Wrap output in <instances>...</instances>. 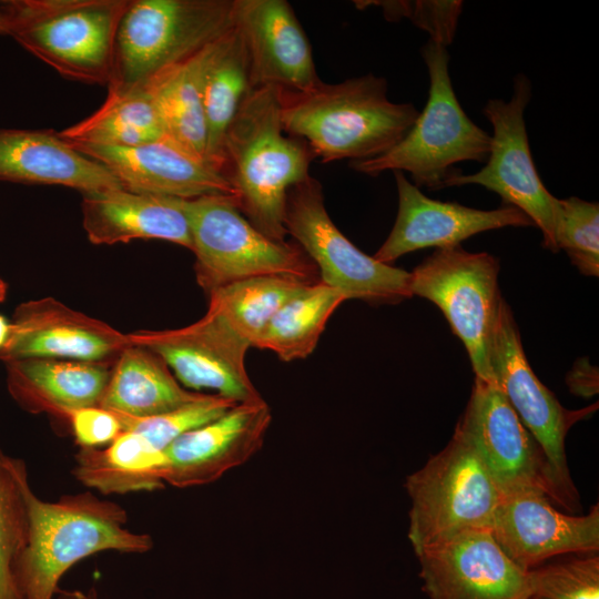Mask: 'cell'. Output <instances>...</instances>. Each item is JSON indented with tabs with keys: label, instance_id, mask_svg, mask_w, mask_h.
<instances>
[{
	"label": "cell",
	"instance_id": "1",
	"mask_svg": "<svg viewBox=\"0 0 599 599\" xmlns=\"http://www.w3.org/2000/svg\"><path fill=\"white\" fill-rule=\"evenodd\" d=\"M307 144L284 131L281 90L252 89L230 124L223 144L222 173L234 190L241 213L264 235H287V193L309 176Z\"/></svg>",
	"mask_w": 599,
	"mask_h": 599
},
{
	"label": "cell",
	"instance_id": "2",
	"mask_svg": "<svg viewBox=\"0 0 599 599\" xmlns=\"http://www.w3.org/2000/svg\"><path fill=\"white\" fill-rule=\"evenodd\" d=\"M418 114L412 103L390 101L386 80L372 73L319 82L305 92L281 91L284 131L303 140L324 163L384 154L407 134Z\"/></svg>",
	"mask_w": 599,
	"mask_h": 599
},
{
	"label": "cell",
	"instance_id": "3",
	"mask_svg": "<svg viewBox=\"0 0 599 599\" xmlns=\"http://www.w3.org/2000/svg\"><path fill=\"white\" fill-rule=\"evenodd\" d=\"M27 500L28 537L12 565L20 599H53L62 576L94 554H144L153 547L150 535L126 528L123 507L90 491L45 501L30 487Z\"/></svg>",
	"mask_w": 599,
	"mask_h": 599
},
{
	"label": "cell",
	"instance_id": "4",
	"mask_svg": "<svg viewBox=\"0 0 599 599\" xmlns=\"http://www.w3.org/2000/svg\"><path fill=\"white\" fill-rule=\"evenodd\" d=\"M129 0H7L2 35L61 77L108 85L118 29Z\"/></svg>",
	"mask_w": 599,
	"mask_h": 599
},
{
	"label": "cell",
	"instance_id": "5",
	"mask_svg": "<svg viewBox=\"0 0 599 599\" xmlns=\"http://www.w3.org/2000/svg\"><path fill=\"white\" fill-rule=\"evenodd\" d=\"M234 0H129L108 93L144 88L234 27Z\"/></svg>",
	"mask_w": 599,
	"mask_h": 599
},
{
	"label": "cell",
	"instance_id": "6",
	"mask_svg": "<svg viewBox=\"0 0 599 599\" xmlns=\"http://www.w3.org/2000/svg\"><path fill=\"white\" fill-rule=\"evenodd\" d=\"M429 75L428 100L407 134L374 159L349 162L356 172L376 176L385 171L408 172L413 184L440 190L464 161H487L491 135L465 113L453 89L446 47L432 40L422 48ZM458 172V171H457Z\"/></svg>",
	"mask_w": 599,
	"mask_h": 599
},
{
	"label": "cell",
	"instance_id": "7",
	"mask_svg": "<svg viewBox=\"0 0 599 599\" xmlns=\"http://www.w3.org/2000/svg\"><path fill=\"white\" fill-rule=\"evenodd\" d=\"M408 538L415 554L469 530H491L504 499L473 445L458 430L406 478Z\"/></svg>",
	"mask_w": 599,
	"mask_h": 599
},
{
	"label": "cell",
	"instance_id": "8",
	"mask_svg": "<svg viewBox=\"0 0 599 599\" xmlns=\"http://www.w3.org/2000/svg\"><path fill=\"white\" fill-rule=\"evenodd\" d=\"M195 274L209 294L227 284L263 275L316 282L317 268L297 245L275 241L241 213L233 195L183 200Z\"/></svg>",
	"mask_w": 599,
	"mask_h": 599
},
{
	"label": "cell",
	"instance_id": "9",
	"mask_svg": "<svg viewBox=\"0 0 599 599\" xmlns=\"http://www.w3.org/2000/svg\"><path fill=\"white\" fill-rule=\"evenodd\" d=\"M285 229L315 264L321 282L347 300L397 304L413 296L409 272L368 256L338 230L321 183L311 175L287 193Z\"/></svg>",
	"mask_w": 599,
	"mask_h": 599
},
{
	"label": "cell",
	"instance_id": "10",
	"mask_svg": "<svg viewBox=\"0 0 599 599\" xmlns=\"http://www.w3.org/2000/svg\"><path fill=\"white\" fill-rule=\"evenodd\" d=\"M498 260L461 245L436 248L413 272L410 292L436 304L464 343L476 377L496 382L489 349L501 295Z\"/></svg>",
	"mask_w": 599,
	"mask_h": 599
},
{
	"label": "cell",
	"instance_id": "11",
	"mask_svg": "<svg viewBox=\"0 0 599 599\" xmlns=\"http://www.w3.org/2000/svg\"><path fill=\"white\" fill-rule=\"evenodd\" d=\"M456 430L473 445L504 497L539 494L576 511L541 447L496 382L475 377Z\"/></svg>",
	"mask_w": 599,
	"mask_h": 599
},
{
	"label": "cell",
	"instance_id": "12",
	"mask_svg": "<svg viewBox=\"0 0 599 599\" xmlns=\"http://www.w3.org/2000/svg\"><path fill=\"white\" fill-rule=\"evenodd\" d=\"M530 99L531 83L518 74L509 101H487L483 114L493 125V135L486 165L473 174L454 173L441 189L476 184L497 193L507 205L524 212L540 230L544 247L557 253L558 199L544 185L531 156L524 118Z\"/></svg>",
	"mask_w": 599,
	"mask_h": 599
},
{
	"label": "cell",
	"instance_id": "13",
	"mask_svg": "<svg viewBox=\"0 0 599 599\" xmlns=\"http://www.w3.org/2000/svg\"><path fill=\"white\" fill-rule=\"evenodd\" d=\"M489 362L494 378L525 427L541 447L559 486L575 509L579 496L566 457V436L573 424L597 406L580 410L565 408L539 380L525 355L512 312L501 297L493 332Z\"/></svg>",
	"mask_w": 599,
	"mask_h": 599
},
{
	"label": "cell",
	"instance_id": "14",
	"mask_svg": "<svg viewBox=\"0 0 599 599\" xmlns=\"http://www.w3.org/2000/svg\"><path fill=\"white\" fill-rule=\"evenodd\" d=\"M129 336L133 345L155 353L186 388L209 389L235 403L262 398L245 366L250 343L214 313L182 328Z\"/></svg>",
	"mask_w": 599,
	"mask_h": 599
},
{
	"label": "cell",
	"instance_id": "15",
	"mask_svg": "<svg viewBox=\"0 0 599 599\" xmlns=\"http://www.w3.org/2000/svg\"><path fill=\"white\" fill-rule=\"evenodd\" d=\"M429 599H531L529 570L514 562L491 530H469L416 555Z\"/></svg>",
	"mask_w": 599,
	"mask_h": 599
},
{
	"label": "cell",
	"instance_id": "16",
	"mask_svg": "<svg viewBox=\"0 0 599 599\" xmlns=\"http://www.w3.org/2000/svg\"><path fill=\"white\" fill-rule=\"evenodd\" d=\"M271 420V408L262 397L236 403L217 418L183 434L164 450V484L189 488L219 480L262 448Z\"/></svg>",
	"mask_w": 599,
	"mask_h": 599
},
{
	"label": "cell",
	"instance_id": "17",
	"mask_svg": "<svg viewBox=\"0 0 599 599\" xmlns=\"http://www.w3.org/2000/svg\"><path fill=\"white\" fill-rule=\"evenodd\" d=\"M234 28L245 45L251 89L305 92L321 81L312 47L285 0H234Z\"/></svg>",
	"mask_w": 599,
	"mask_h": 599
},
{
	"label": "cell",
	"instance_id": "18",
	"mask_svg": "<svg viewBox=\"0 0 599 599\" xmlns=\"http://www.w3.org/2000/svg\"><path fill=\"white\" fill-rule=\"evenodd\" d=\"M397 186L398 210L394 226L374 254L380 263L427 247L443 248L484 231L507 226H534L531 220L515 206L478 210L456 202L433 200L422 193L403 172H393Z\"/></svg>",
	"mask_w": 599,
	"mask_h": 599
},
{
	"label": "cell",
	"instance_id": "19",
	"mask_svg": "<svg viewBox=\"0 0 599 599\" xmlns=\"http://www.w3.org/2000/svg\"><path fill=\"white\" fill-rule=\"evenodd\" d=\"M130 345L129 334L47 297L17 308L0 359L109 362Z\"/></svg>",
	"mask_w": 599,
	"mask_h": 599
},
{
	"label": "cell",
	"instance_id": "20",
	"mask_svg": "<svg viewBox=\"0 0 599 599\" xmlns=\"http://www.w3.org/2000/svg\"><path fill=\"white\" fill-rule=\"evenodd\" d=\"M491 532L514 562L530 570L556 556L597 554L599 506L586 515H569L539 494L504 497Z\"/></svg>",
	"mask_w": 599,
	"mask_h": 599
},
{
	"label": "cell",
	"instance_id": "21",
	"mask_svg": "<svg viewBox=\"0 0 599 599\" xmlns=\"http://www.w3.org/2000/svg\"><path fill=\"white\" fill-rule=\"evenodd\" d=\"M70 144L104 165L128 191L184 200L234 196L233 187L220 170L167 138L132 148Z\"/></svg>",
	"mask_w": 599,
	"mask_h": 599
},
{
	"label": "cell",
	"instance_id": "22",
	"mask_svg": "<svg viewBox=\"0 0 599 599\" xmlns=\"http://www.w3.org/2000/svg\"><path fill=\"white\" fill-rule=\"evenodd\" d=\"M0 180L62 185L82 194L123 189L104 165L52 129L0 128Z\"/></svg>",
	"mask_w": 599,
	"mask_h": 599
},
{
	"label": "cell",
	"instance_id": "23",
	"mask_svg": "<svg viewBox=\"0 0 599 599\" xmlns=\"http://www.w3.org/2000/svg\"><path fill=\"white\" fill-rule=\"evenodd\" d=\"M179 197L115 189L82 194V225L95 245L162 240L191 251L187 216Z\"/></svg>",
	"mask_w": 599,
	"mask_h": 599
},
{
	"label": "cell",
	"instance_id": "24",
	"mask_svg": "<svg viewBox=\"0 0 599 599\" xmlns=\"http://www.w3.org/2000/svg\"><path fill=\"white\" fill-rule=\"evenodd\" d=\"M8 389L30 413L67 419L77 409L99 406L108 385L109 362L26 358L6 363Z\"/></svg>",
	"mask_w": 599,
	"mask_h": 599
},
{
	"label": "cell",
	"instance_id": "25",
	"mask_svg": "<svg viewBox=\"0 0 599 599\" xmlns=\"http://www.w3.org/2000/svg\"><path fill=\"white\" fill-rule=\"evenodd\" d=\"M152 351L130 345L118 356L99 406L135 418L160 415L196 400Z\"/></svg>",
	"mask_w": 599,
	"mask_h": 599
},
{
	"label": "cell",
	"instance_id": "26",
	"mask_svg": "<svg viewBox=\"0 0 599 599\" xmlns=\"http://www.w3.org/2000/svg\"><path fill=\"white\" fill-rule=\"evenodd\" d=\"M215 41L144 87L155 101L167 138L203 161H206L203 87Z\"/></svg>",
	"mask_w": 599,
	"mask_h": 599
},
{
	"label": "cell",
	"instance_id": "27",
	"mask_svg": "<svg viewBox=\"0 0 599 599\" xmlns=\"http://www.w3.org/2000/svg\"><path fill=\"white\" fill-rule=\"evenodd\" d=\"M164 451L141 435L122 432L105 448H80L73 475L104 495L152 491L164 487Z\"/></svg>",
	"mask_w": 599,
	"mask_h": 599
},
{
	"label": "cell",
	"instance_id": "28",
	"mask_svg": "<svg viewBox=\"0 0 599 599\" xmlns=\"http://www.w3.org/2000/svg\"><path fill=\"white\" fill-rule=\"evenodd\" d=\"M251 90L247 52L233 27L215 41L203 87L205 159L220 171L226 131Z\"/></svg>",
	"mask_w": 599,
	"mask_h": 599
},
{
	"label": "cell",
	"instance_id": "29",
	"mask_svg": "<svg viewBox=\"0 0 599 599\" xmlns=\"http://www.w3.org/2000/svg\"><path fill=\"white\" fill-rule=\"evenodd\" d=\"M59 135L70 143L116 148H132L167 138L155 101L145 88L108 93L99 109L59 131Z\"/></svg>",
	"mask_w": 599,
	"mask_h": 599
},
{
	"label": "cell",
	"instance_id": "30",
	"mask_svg": "<svg viewBox=\"0 0 599 599\" xmlns=\"http://www.w3.org/2000/svg\"><path fill=\"white\" fill-rule=\"evenodd\" d=\"M346 300L321 281L308 284L281 307L252 347L271 351L283 362L306 358L317 346L332 314Z\"/></svg>",
	"mask_w": 599,
	"mask_h": 599
},
{
	"label": "cell",
	"instance_id": "31",
	"mask_svg": "<svg viewBox=\"0 0 599 599\" xmlns=\"http://www.w3.org/2000/svg\"><path fill=\"white\" fill-rule=\"evenodd\" d=\"M311 283L314 282L286 275L245 278L209 293L207 311L221 317L252 347L281 307Z\"/></svg>",
	"mask_w": 599,
	"mask_h": 599
},
{
	"label": "cell",
	"instance_id": "32",
	"mask_svg": "<svg viewBox=\"0 0 599 599\" xmlns=\"http://www.w3.org/2000/svg\"><path fill=\"white\" fill-rule=\"evenodd\" d=\"M29 488L24 463L0 449V599H20L12 565L28 537Z\"/></svg>",
	"mask_w": 599,
	"mask_h": 599
},
{
	"label": "cell",
	"instance_id": "33",
	"mask_svg": "<svg viewBox=\"0 0 599 599\" xmlns=\"http://www.w3.org/2000/svg\"><path fill=\"white\" fill-rule=\"evenodd\" d=\"M556 243L585 275L599 274V204L576 196L557 201Z\"/></svg>",
	"mask_w": 599,
	"mask_h": 599
},
{
	"label": "cell",
	"instance_id": "34",
	"mask_svg": "<svg viewBox=\"0 0 599 599\" xmlns=\"http://www.w3.org/2000/svg\"><path fill=\"white\" fill-rule=\"evenodd\" d=\"M235 404L215 394H203L196 400L155 416L135 418L114 414L122 432L136 433L153 447L164 451L176 438L217 418Z\"/></svg>",
	"mask_w": 599,
	"mask_h": 599
},
{
	"label": "cell",
	"instance_id": "35",
	"mask_svg": "<svg viewBox=\"0 0 599 599\" xmlns=\"http://www.w3.org/2000/svg\"><path fill=\"white\" fill-rule=\"evenodd\" d=\"M532 599H599V556L583 554L529 570Z\"/></svg>",
	"mask_w": 599,
	"mask_h": 599
},
{
	"label": "cell",
	"instance_id": "36",
	"mask_svg": "<svg viewBox=\"0 0 599 599\" xmlns=\"http://www.w3.org/2000/svg\"><path fill=\"white\" fill-rule=\"evenodd\" d=\"M354 3L359 9L369 6L379 7L389 21L407 18L416 27L428 32L429 40L446 48L454 40L463 10V2L456 0L355 1Z\"/></svg>",
	"mask_w": 599,
	"mask_h": 599
},
{
	"label": "cell",
	"instance_id": "37",
	"mask_svg": "<svg viewBox=\"0 0 599 599\" xmlns=\"http://www.w3.org/2000/svg\"><path fill=\"white\" fill-rule=\"evenodd\" d=\"M67 420L80 448L108 446L122 433L116 415L101 406L73 410L68 415Z\"/></svg>",
	"mask_w": 599,
	"mask_h": 599
},
{
	"label": "cell",
	"instance_id": "38",
	"mask_svg": "<svg viewBox=\"0 0 599 599\" xmlns=\"http://www.w3.org/2000/svg\"><path fill=\"white\" fill-rule=\"evenodd\" d=\"M567 383L572 392L583 397L595 395L598 389L597 376L595 377L593 368L590 367V369H587L586 364L582 368H575Z\"/></svg>",
	"mask_w": 599,
	"mask_h": 599
},
{
	"label": "cell",
	"instance_id": "39",
	"mask_svg": "<svg viewBox=\"0 0 599 599\" xmlns=\"http://www.w3.org/2000/svg\"><path fill=\"white\" fill-rule=\"evenodd\" d=\"M55 596L57 599H98V591L94 586L90 587L88 590L59 589Z\"/></svg>",
	"mask_w": 599,
	"mask_h": 599
},
{
	"label": "cell",
	"instance_id": "40",
	"mask_svg": "<svg viewBox=\"0 0 599 599\" xmlns=\"http://www.w3.org/2000/svg\"><path fill=\"white\" fill-rule=\"evenodd\" d=\"M11 324L0 315V349L6 345L10 335Z\"/></svg>",
	"mask_w": 599,
	"mask_h": 599
},
{
	"label": "cell",
	"instance_id": "41",
	"mask_svg": "<svg viewBox=\"0 0 599 599\" xmlns=\"http://www.w3.org/2000/svg\"><path fill=\"white\" fill-rule=\"evenodd\" d=\"M7 295V284L0 278V302H3Z\"/></svg>",
	"mask_w": 599,
	"mask_h": 599
},
{
	"label": "cell",
	"instance_id": "42",
	"mask_svg": "<svg viewBox=\"0 0 599 599\" xmlns=\"http://www.w3.org/2000/svg\"><path fill=\"white\" fill-rule=\"evenodd\" d=\"M0 35H2V30H1V26H0Z\"/></svg>",
	"mask_w": 599,
	"mask_h": 599
},
{
	"label": "cell",
	"instance_id": "43",
	"mask_svg": "<svg viewBox=\"0 0 599 599\" xmlns=\"http://www.w3.org/2000/svg\"><path fill=\"white\" fill-rule=\"evenodd\" d=\"M532 599V598H531Z\"/></svg>",
	"mask_w": 599,
	"mask_h": 599
}]
</instances>
